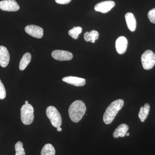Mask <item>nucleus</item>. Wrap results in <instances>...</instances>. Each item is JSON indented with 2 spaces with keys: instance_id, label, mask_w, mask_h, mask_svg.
<instances>
[{
  "instance_id": "obj_1",
  "label": "nucleus",
  "mask_w": 155,
  "mask_h": 155,
  "mask_svg": "<svg viewBox=\"0 0 155 155\" xmlns=\"http://www.w3.org/2000/svg\"><path fill=\"white\" fill-rule=\"evenodd\" d=\"M86 111L85 104L82 101L77 100L70 105L68 112L71 120L77 123L82 119Z\"/></svg>"
},
{
  "instance_id": "obj_2",
  "label": "nucleus",
  "mask_w": 155,
  "mask_h": 155,
  "mask_svg": "<svg viewBox=\"0 0 155 155\" xmlns=\"http://www.w3.org/2000/svg\"><path fill=\"white\" fill-rule=\"evenodd\" d=\"M124 104V101L122 99L116 100L111 103L104 114L103 116L104 122L107 125L111 124Z\"/></svg>"
},
{
  "instance_id": "obj_3",
  "label": "nucleus",
  "mask_w": 155,
  "mask_h": 155,
  "mask_svg": "<svg viewBox=\"0 0 155 155\" xmlns=\"http://www.w3.org/2000/svg\"><path fill=\"white\" fill-rule=\"evenodd\" d=\"M21 119L22 123L25 125H29L33 122L34 110L31 105L26 104L23 105L21 108Z\"/></svg>"
},
{
  "instance_id": "obj_4",
  "label": "nucleus",
  "mask_w": 155,
  "mask_h": 155,
  "mask_svg": "<svg viewBox=\"0 0 155 155\" xmlns=\"http://www.w3.org/2000/svg\"><path fill=\"white\" fill-rule=\"evenodd\" d=\"M46 115L54 127H61L62 123V117L56 108L51 106L48 107Z\"/></svg>"
},
{
  "instance_id": "obj_5",
  "label": "nucleus",
  "mask_w": 155,
  "mask_h": 155,
  "mask_svg": "<svg viewBox=\"0 0 155 155\" xmlns=\"http://www.w3.org/2000/svg\"><path fill=\"white\" fill-rule=\"evenodd\" d=\"M141 62L143 69H152L155 65V54L151 50H147L142 55Z\"/></svg>"
},
{
  "instance_id": "obj_6",
  "label": "nucleus",
  "mask_w": 155,
  "mask_h": 155,
  "mask_svg": "<svg viewBox=\"0 0 155 155\" xmlns=\"http://www.w3.org/2000/svg\"><path fill=\"white\" fill-rule=\"evenodd\" d=\"M20 8L19 5L15 0H4L0 2V9L3 11H18Z\"/></svg>"
},
{
  "instance_id": "obj_7",
  "label": "nucleus",
  "mask_w": 155,
  "mask_h": 155,
  "mask_svg": "<svg viewBox=\"0 0 155 155\" xmlns=\"http://www.w3.org/2000/svg\"><path fill=\"white\" fill-rule=\"evenodd\" d=\"M51 56L57 61H70L73 58L72 53L63 50H55L52 53Z\"/></svg>"
},
{
  "instance_id": "obj_8",
  "label": "nucleus",
  "mask_w": 155,
  "mask_h": 155,
  "mask_svg": "<svg viewBox=\"0 0 155 155\" xmlns=\"http://www.w3.org/2000/svg\"><path fill=\"white\" fill-rule=\"evenodd\" d=\"M25 30L29 35L35 38H41L43 36V29L38 25H27L25 27Z\"/></svg>"
},
{
  "instance_id": "obj_9",
  "label": "nucleus",
  "mask_w": 155,
  "mask_h": 155,
  "mask_svg": "<svg viewBox=\"0 0 155 155\" xmlns=\"http://www.w3.org/2000/svg\"><path fill=\"white\" fill-rule=\"evenodd\" d=\"M115 6V3L114 1H104L97 4L95 6L94 10L105 14L109 12Z\"/></svg>"
},
{
  "instance_id": "obj_10",
  "label": "nucleus",
  "mask_w": 155,
  "mask_h": 155,
  "mask_svg": "<svg viewBox=\"0 0 155 155\" xmlns=\"http://www.w3.org/2000/svg\"><path fill=\"white\" fill-rule=\"evenodd\" d=\"M128 44L127 39L124 36H120L116 40V48L119 54H124L127 50Z\"/></svg>"
},
{
  "instance_id": "obj_11",
  "label": "nucleus",
  "mask_w": 155,
  "mask_h": 155,
  "mask_svg": "<svg viewBox=\"0 0 155 155\" xmlns=\"http://www.w3.org/2000/svg\"><path fill=\"white\" fill-rule=\"evenodd\" d=\"M10 60V54L7 48L0 46V66L6 67L8 65Z\"/></svg>"
},
{
  "instance_id": "obj_12",
  "label": "nucleus",
  "mask_w": 155,
  "mask_h": 155,
  "mask_svg": "<svg viewBox=\"0 0 155 155\" xmlns=\"http://www.w3.org/2000/svg\"><path fill=\"white\" fill-rule=\"evenodd\" d=\"M62 80L69 84L77 87L84 86L86 83V80L84 78L75 76H67L64 78Z\"/></svg>"
},
{
  "instance_id": "obj_13",
  "label": "nucleus",
  "mask_w": 155,
  "mask_h": 155,
  "mask_svg": "<svg viewBox=\"0 0 155 155\" xmlns=\"http://www.w3.org/2000/svg\"><path fill=\"white\" fill-rule=\"evenodd\" d=\"M125 19L128 29L131 31H134L136 28L137 22L134 14L131 13H127L125 14Z\"/></svg>"
},
{
  "instance_id": "obj_14",
  "label": "nucleus",
  "mask_w": 155,
  "mask_h": 155,
  "mask_svg": "<svg viewBox=\"0 0 155 155\" xmlns=\"http://www.w3.org/2000/svg\"><path fill=\"white\" fill-rule=\"evenodd\" d=\"M129 127L128 125L125 124H122L119 125L115 129V131L113 133V136L114 138H117L120 137H125L126 133L128 131Z\"/></svg>"
},
{
  "instance_id": "obj_15",
  "label": "nucleus",
  "mask_w": 155,
  "mask_h": 155,
  "mask_svg": "<svg viewBox=\"0 0 155 155\" xmlns=\"http://www.w3.org/2000/svg\"><path fill=\"white\" fill-rule=\"evenodd\" d=\"M150 105L148 104H145L143 107H141L140 108L138 116L141 122H144L147 119V117L149 114Z\"/></svg>"
},
{
  "instance_id": "obj_16",
  "label": "nucleus",
  "mask_w": 155,
  "mask_h": 155,
  "mask_svg": "<svg viewBox=\"0 0 155 155\" xmlns=\"http://www.w3.org/2000/svg\"><path fill=\"white\" fill-rule=\"evenodd\" d=\"M31 56L29 53H26L22 56L19 63V68L20 70H24L28 66L31 61Z\"/></svg>"
},
{
  "instance_id": "obj_17",
  "label": "nucleus",
  "mask_w": 155,
  "mask_h": 155,
  "mask_svg": "<svg viewBox=\"0 0 155 155\" xmlns=\"http://www.w3.org/2000/svg\"><path fill=\"white\" fill-rule=\"evenodd\" d=\"M98 32L95 30H92L90 32L87 31L84 34V38L85 41H91V43H94L95 41L99 38Z\"/></svg>"
},
{
  "instance_id": "obj_18",
  "label": "nucleus",
  "mask_w": 155,
  "mask_h": 155,
  "mask_svg": "<svg viewBox=\"0 0 155 155\" xmlns=\"http://www.w3.org/2000/svg\"><path fill=\"white\" fill-rule=\"evenodd\" d=\"M55 150L54 147L50 143L45 145L41 150V155H55Z\"/></svg>"
},
{
  "instance_id": "obj_19",
  "label": "nucleus",
  "mask_w": 155,
  "mask_h": 155,
  "mask_svg": "<svg viewBox=\"0 0 155 155\" xmlns=\"http://www.w3.org/2000/svg\"><path fill=\"white\" fill-rule=\"evenodd\" d=\"M82 31V28L79 26L73 27L72 29H70L68 31L69 35L72 37L74 39H77L78 38L79 35Z\"/></svg>"
},
{
  "instance_id": "obj_20",
  "label": "nucleus",
  "mask_w": 155,
  "mask_h": 155,
  "mask_svg": "<svg viewBox=\"0 0 155 155\" xmlns=\"http://www.w3.org/2000/svg\"><path fill=\"white\" fill-rule=\"evenodd\" d=\"M16 155H25V152L23 147V143L21 141L17 142L15 145Z\"/></svg>"
},
{
  "instance_id": "obj_21",
  "label": "nucleus",
  "mask_w": 155,
  "mask_h": 155,
  "mask_svg": "<svg viewBox=\"0 0 155 155\" xmlns=\"http://www.w3.org/2000/svg\"><path fill=\"white\" fill-rule=\"evenodd\" d=\"M6 92L5 88L2 81L0 79V99L3 100L5 98Z\"/></svg>"
},
{
  "instance_id": "obj_22",
  "label": "nucleus",
  "mask_w": 155,
  "mask_h": 155,
  "mask_svg": "<svg viewBox=\"0 0 155 155\" xmlns=\"http://www.w3.org/2000/svg\"><path fill=\"white\" fill-rule=\"evenodd\" d=\"M148 17L152 23L155 24V8L149 11Z\"/></svg>"
},
{
  "instance_id": "obj_23",
  "label": "nucleus",
  "mask_w": 155,
  "mask_h": 155,
  "mask_svg": "<svg viewBox=\"0 0 155 155\" xmlns=\"http://www.w3.org/2000/svg\"><path fill=\"white\" fill-rule=\"evenodd\" d=\"M56 2L61 5H66L69 4L72 0H55Z\"/></svg>"
},
{
  "instance_id": "obj_24",
  "label": "nucleus",
  "mask_w": 155,
  "mask_h": 155,
  "mask_svg": "<svg viewBox=\"0 0 155 155\" xmlns=\"http://www.w3.org/2000/svg\"><path fill=\"white\" fill-rule=\"evenodd\" d=\"M57 130H58V131H61L62 130V128H61V127H57Z\"/></svg>"
},
{
  "instance_id": "obj_25",
  "label": "nucleus",
  "mask_w": 155,
  "mask_h": 155,
  "mask_svg": "<svg viewBox=\"0 0 155 155\" xmlns=\"http://www.w3.org/2000/svg\"><path fill=\"white\" fill-rule=\"evenodd\" d=\"M126 135L127 136H129V133H126Z\"/></svg>"
},
{
  "instance_id": "obj_26",
  "label": "nucleus",
  "mask_w": 155,
  "mask_h": 155,
  "mask_svg": "<svg viewBox=\"0 0 155 155\" xmlns=\"http://www.w3.org/2000/svg\"><path fill=\"white\" fill-rule=\"evenodd\" d=\"M28 101H25V104H28Z\"/></svg>"
}]
</instances>
